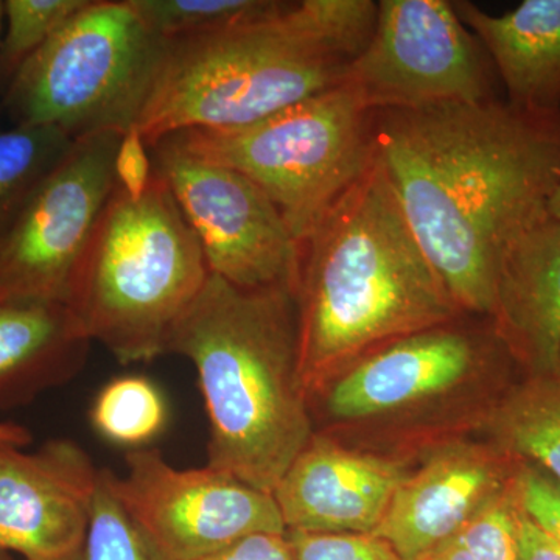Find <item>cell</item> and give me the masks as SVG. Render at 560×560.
Masks as SVG:
<instances>
[{
    "label": "cell",
    "instance_id": "cell-1",
    "mask_svg": "<svg viewBox=\"0 0 560 560\" xmlns=\"http://www.w3.org/2000/svg\"><path fill=\"white\" fill-rule=\"evenodd\" d=\"M375 158L453 301L490 318L501 259L560 184V110L504 98L374 110Z\"/></svg>",
    "mask_w": 560,
    "mask_h": 560
},
{
    "label": "cell",
    "instance_id": "cell-2",
    "mask_svg": "<svg viewBox=\"0 0 560 560\" xmlns=\"http://www.w3.org/2000/svg\"><path fill=\"white\" fill-rule=\"evenodd\" d=\"M298 249L294 298L308 399L386 342L466 315L420 246L377 158Z\"/></svg>",
    "mask_w": 560,
    "mask_h": 560
},
{
    "label": "cell",
    "instance_id": "cell-3",
    "mask_svg": "<svg viewBox=\"0 0 560 560\" xmlns=\"http://www.w3.org/2000/svg\"><path fill=\"white\" fill-rule=\"evenodd\" d=\"M167 353L197 371L208 466L272 493L315 434L293 289H242L210 272L173 327Z\"/></svg>",
    "mask_w": 560,
    "mask_h": 560
},
{
    "label": "cell",
    "instance_id": "cell-4",
    "mask_svg": "<svg viewBox=\"0 0 560 560\" xmlns=\"http://www.w3.org/2000/svg\"><path fill=\"white\" fill-rule=\"evenodd\" d=\"M375 18L372 0L279 2L223 31L165 40L136 130L150 149L179 131L246 127L338 86Z\"/></svg>",
    "mask_w": 560,
    "mask_h": 560
},
{
    "label": "cell",
    "instance_id": "cell-5",
    "mask_svg": "<svg viewBox=\"0 0 560 560\" xmlns=\"http://www.w3.org/2000/svg\"><path fill=\"white\" fill-rule=\"evenodd\" d=\"M209 275L197 235L154 172L138 200L114 191L66 304L120 363H143L165 355L173 327Z\"/></svg>",
    "mask_w": 560,
    "mask_h": 560
},
{
    "label": "cell",
    "instance_id": "cell-6",
    "mask_svg": "<svg viewBox=\"0 0 560 560\" xmlns=\"http://www.w3.org/2000/svg\"><path fill=\"white\" fill-rule=\"evenodd\" d=\"M171 136L195 156L254 180L298 243L375 160L374 110L346 83L246 127Z\"/></svg>",
    "mask_w": 560,
    "mask_h": 560
},
{
    "label": "cell",
    "instance_id": "cell-7",
    "mask_svg": "<svg viewBox=\"0 0 560 560\" xmlns=\"http://www.w3.org/2000/svg\"><path fill=\"white\" fill-rule=\"evenodd\" d=\"M165 40L128 0H90L3 91L18 127L57 128L73 140L138 124L164 57Z\"/></svg>",
    "mask_w": 560,
    "mask_h": 560
},
{
    "label": "cell",
    "instance_id": "cell-8",
    "mask_svg": "<svg viewBox=\"0 0 560 560\" xmlns=\"http://www.w3.org/2000/svg\"><path fill=\"white\" fill-rule=\"evenodd\" d=\"M342 83L382 110L493 101L500 81L453 0H381L371 38Z\"/></svg>",
    "mask_w": 560,
    "mask_h": 560
},
{
    "label": "cell",
    "instance_id": "cell-9",
    "mask_svg": "<svg viewBox=\"0 0 560 560\" xmlns=\"http://www.w3.org/2000/svg\"><path fill=\"white\" fill-rule=\"evenodd\" d=\"M124 477H102L160 560H198L264 533H287L271 493L224 471L176 469L160 451L128 453Z\"/></svg>",
    "mask_w": 560,
    "mask_h": 560
},
{
    "label": "cell",
    "instance_id": "cell-10",
    "mask_svg": "<svg viewBox=\"0 0 560 560\" xmlns=\"http://www.w3.org/2000/svg\"><path fill=\"white\" fill-rule=\"evenodd\" d=\"M124 135L102 131L73 140L0 241V302L66 304L84 250L114 191Z\"/></svg>",
    "mask_w": 560,
    "mask_h": 560
},
{
    "label": "cell",
    "instance_id": "cell-11",
    "mask_svg": "<svg viewBox=\"0 0 560 560\" xmlns=\"http://www.w3.org/2000/svg\"><path fill=\"white\" fill-rule=\"evenodd\" d=\"M149 150L153 171L171 187L212 275L242 289L290 287L294 291L298 242L275 202L254 180L195 156L173 136Z\"/></svg>",
    "mask_w": 560,
    "mask_h": 560
},
{
    "label": "cell",
    "instance_id": "cell-12",
    "mask_svg": "<svg viewBox=\"0 0 560 560\" xmlns=\"http://www.w3.org/2000/svg\"><path fill=\"white\" fill-rule=\"evenodd\" d=\"M464 316L372 350L313 394L311 411L342 425L411 415L514 361L490 319L470 327Z\"/></svg>",
    "mask_w": 560,
    "mask_h": 560
},
{
    "label": "cell",
    "instance_id": "cell-13",
    "mask_svg": "<svg viewBox=\"0 0 560 560\" xmlns=\"http://www.w3.org/2000/svg\"><path fill=\"white\" fill-rule=\"evenodd\" d=\"M101 469L70 440L35 452L0 442V552L24 560H80Z\"/></svg>",
    "mask_w": 560,
    "mask_h": 560
},
{
    "label": "cell",
    "instance_id": "cell-14",
    "mask_svg": "<svg viewBox=\"0 0 560 560\" xmlns=\"http://www.w3.org/2000/svg\"><path fill=\"white\" fill-rule=\"evenodd\" d=\"M517 464L493 444L441 445L401 482L374 536L400 560H429L511 488Z\"/></svg>",
    "mask_w": 560,
    "mask_h": 560
},
{
    "label": "cell",
    "instance_id": "cell-15",
    "mask_svg": "<svg viewBox=\"0 0 560 560\" xmlns=\"http://www.w3.org/2000/svg\"><path fill=\"white\" fill-rule=\"evenodd\" d=\"M408 475L400 460L315 433L271 495L287 533L374 534Z\"/></svg>",
    "mask_w": 560,
    "mask_h": 560
},
{
    "label": "cell",
    "instance_id": "cell-16",
    "mask_svg": "<svg viewBox=\"0 0 560 560\" xmlns=\"http://www.w3.org/2000/svg\"><path fill=\"white\" fill-rule=\"evenodd\" d=\"M489 319L526 374L560 377V220L550 213L504 253Z\"/></svg>",
    "mask_w": 560,
    "mask_h": 560
},
{
    "label": "cell",
    "instance_id": "cell-17",
    "mask_svg": "<svg viewBox=\"0 0 560 560\" xmlns=\"http://www.w3.org/2000/svg\"><path fill=\"white\" fill-rule=\"evenodd\" d=\"M453 5L492 61L504 101L528 113H558L560 0H525L500 16L467 0Z\"/></svg>",
    "mask_w": 560,
    "mask_h": 560
},
{
    "label": "cell",
    "instance_id": "cell-18",
    "mask_svg": "<svg viewBox=\"0 0 560 560\" xmlns=\"http://www.w3.org/2000/svg\"><path fill=\"white\" fill-rule=\"evenodd\" d=\"M91 341L68 304L0 302V410L31 404L75 377Z\"/></svg>",
    "mask_w": 560,
    "mask_h": 560
},
{
    "label": "cell",
    "instance_id": "cell-19",
    "mask_svg": "<svg viewBox=\"0 0 560 560\" xmlns=\"http://www.w3.org/2000/svg\"><path fill=\"white\" fill-rule=\"evenodd\" d=\"M492 444L560 482V377L526 375L485 416Z\"/></svg>",
    "mask_w": 560,
    "mask_h": 560
},
{
    "label": "cell",
    "instance_id": "cell-20",
    "mask_svg": "<svg viewBox=\"0 0 560 560\" xmlns=\"http://www.w3.org/2000/svg\"><path fill=\"white\" fill-rule=\"evenodd\" d=\"M72 145L73 139L57 128L0 130V241Z\"/></svg>",
    "mask_w": 560,
    "mask_h": 560
},
{
    "label": "cell",
    "instance_id": "cell-21",
    "mask_svg": "<svg viewBox=\"0 0 560 560\" xmlns=\"http://www.w3.org/2000/svg\"><path fill=\"white\" fill-rule=\"evenodd\" d=\"M164 396L150 378L121 375L103 386L91 408L95 431L114 445L139 451L165 429Z\"/></svg>",
    "mask_w": 560,
    "mask_h": 560
},
{
    "label": "cell",
    "instance_id": "cell-22",
    "mask_svg": "<svg viewBox=\"0 0 560 560\" xmlns=\"http://www.w3.org/2000/svg\"><path fill=\"white\" fill-rule=\"evenodd\" d=\"M140 21L164 40L197 38L254 20L278 0H128Z\"/></svg>",
    "mask_w": 560,
    "mask_h": 560
},
{
    "label": "cell",
    "instance_id": "cell-23",
    "mask_svg": "<svg viewBox=\"0 0 560 560\" xmlns=\"http://www.w3.org/2000/svg\"><path fill=\"white\" fill-rule=\"evenodd\" d=\"M90 0H7V31L0 40V84L3 90L22 66L46 46Z\"/></svg>",
    "mask_w": 560,
    "mask_h": 560
},
{
    "label": "cell",
    "instance_id": "cell-24",
    "mask_svg": "<svg viewBox=\"0 0 560 560\" xmlns=\"http://www.w3.org/2000/svg\"><path fill=\"white\" fill-rule=\"evenodd\" d=\"M429 560H521L514 481Z\"/></svg>",
    "mask_w": 560,
    "mask_h": 560
},
{
    "label": "cell",
    "instance_id": "cell-25",
    "mask_svg": "<svg viewBox=\"0 0 560 560\" xmlns=\"http://www.w3.org/2000/svg\"><path fill=\"white\" fill-rule=\"evenodd\" d=\"M80 560H160L114 499L102 469L90 533Z\"/></svg>",
    "mask_w": 560,
    "mask_h": 560
},
{
    "label": "cell",
    "instance_id": "cell-26",
    "mask_svg": "<svg viewBox=\"0 0 560 560\" xmlns=\"http://www.w3.org/2000/svg\"><path fill=\"white\" fill-rule=\"evenodd\" d=\"M298 560H400L374 534L287 533Z\"/></svg>",
    "mask_w": 560,
    "mask_h": 560
},
{
    "label": "cell",
    "instance_id": "cell-27",
    "mask_svg": "<svg viewBox=\"0 0 560 560\" xmlns=\"http://www.w3.org/2000/svg\"><path fill=\"white\" fill-rule=\"evenodd\" d=\"M514 492L522 511L560 545V482L539 467L518 460Z\"/></svg>",
    "mask_w": 560,
    "mask_h": 560
},
{
    "label": "cell",
    "instance_id": "cell-28",
    "mask_svg": "<svg viewBox=\"0 0 560 560\" xmlns=\"http://www.w3.org/2000/svg\"><path fill=\"white\" fill-rule=\"evenodd\" d=\"M117 187L127 197L138 200L149 189L153 179V162L145 140L135 128L125 132L116 156Z\"/></svg>",
    "mask_w": 560,
    "mask_h": 560
},
{
    "label": "cell",
    "instance_id": "cell-29",
    "mask_svg": "<svg viewBox=\"0 0 560 560\" xmlns=\"http://www.w3.org/2000/svg\"><path fill=\"white\" fill-rule=\"evenodd\" d=\"M198 560H298L287 533L254 534Z\"/></svg>",
    "mask_w": 560,
    "mask_h": 560
},
{
    "label": "cell",
    "instance_id": "cell-30",
    "mask_svg": "<svg viewBox=\"0 0 560 560\" xmlns=\"http://www.w3.org/2000/svg\"><path fill=\"white\" fill-rule=\"evenodd\" d=\"M517 540L521 560H560V545L540 529L517 503Z\"/></svg>",
    "mask_w": 560,
    "mask_h": 560
},
{
    "label": "cell",
    "instance_id": "cell-31",
    "mask_svg": "<svg viewBox=\"0 0 560 560\" xmlns=\"http://www.w3.org/2000/svg\"><path fill=\"white\" fill-rule=\"evenodd\" d=\"M32 441L31 431L16 423L0 422V442L25 447Z\"/></svg>",
    "mask_w": 560,
    "mask_h": 560
},
{
    "label": "cell",
    "instance_id": "cell-32",
    "mask_svg": "<svg viewBox=\"0 0 560 560\" xmlns=\"http://www.w3.org/2000/svg\"><path fill=\"white\" fill-rule=\"evenodd\" d=\"M548 213L555 217V219L560 220V184L558 190L551 197L550 205H548Z\"/></svg>",
    "mask_w": 560,
    "mask_h": 560
},
{
    "label": "cell",
    "instance_id": "cell-33",
    "mask_svg": "<svg viewBox=\"0 0 560 560\" xmlns=\"http://www.w3.org/2000/svg\"><path fill=\"white\" fill-rule=\"evenodd\" d=\"M0 560H14L11 558L10 555H7V552H0Z\"/></svg>",
    "mask_w": 560,
    "mask_h": 560
},
{
    "label": "cell",
    "instance_id": "cell-34",
    "mask_svg": "<svg viewBox=\"0 0 560 560\" xmlns=\"http://www.w3.org/2000/svg\"><path fill=\"white\" fill-rule=\"evenodd\" d=\"M3 21V2H0V28H2Z\"/></svg>",
    "mask_w": 560,
    "mask_h": 560
}]
</instances>
